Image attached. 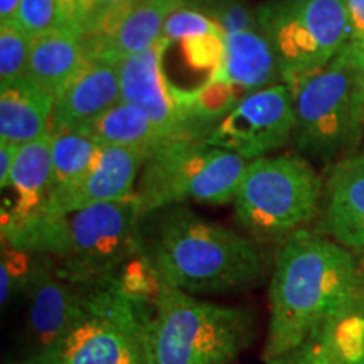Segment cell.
Listing matches in <instances>:
<instances>
[{
	"label": "cell",
	"instance_id": "cell-1",
	"mask_svg": "<svg viewBox=\"0 0 364 364\" xmlns=\"http://www.w3.org/2000/svg\"><path fill=\"white\" fill-rule=\"evenodd\" d=\"M361 289L353 252L316 231L299 230L290 235L277 255L270 282L265 361L317 336L351 306Z\"/></svg>",
	"mask_w": 364,
	"mask_h": 364
},
{
	"label": "cell",
	"instance_id": "cell-2",
	"mask_svg": "<svg viewBox=\"0 0 364 364\" xmlns=\"http://www.w3.org/2000/svg\"><path fill=\"white\" fill-rule=\"evenodd\" d=\"M142 216L134 193L120 201L65 215L39 213L19 225L2 228V241L43 255L63 279L88 289L112 284L125 263L144 252Z\"/></svg>",
	"mask_w": 364,
	"mask_h": 364
},
{
	"label": "cell",
	"instance_id": "cell-3",
	"mask_svg": "<svg viewBox=\"0 0 364 364\" xmlns=\"http://www.w3.org/2000/svg\"><path fill=\"white\" fill-rule=\"evenodd\" d=\"M144 250L164 285L189 294L248 289L263 272L262 255L252 241L191 209L164 215Z\"/></svg>",
	"mask_w": 364,
	"mask_h": 364
},
{
	"label": "cell",
	"instance_id": "cell-4",
	"mask_svg": "<svg viewBox=\"0 0 364 364\" xmlns=\"http://www.w3.org/2000/svg\"><path fill=\"white\" fill-rule=\"evenodd\" d=\"M253 338L252 309L209 302L164 284L154 316L145 318L149 364H230Z\"/></svg>",
	"mask_w": 364,
	"mask_h": 364
},
{
	"label": "cell",
	"instance_id": "cell-5",
	"mask_svg": "<svg viewBox=\"0 0 364 364\" xmlns=\"http://www.w3.org/2000/svg\"><path fill=\"white\" fill-rule=\"evenodd\" d=\"M292 90L300 156L324 164L353 156L364 134V48L349 41Z\"/></svg>",
	"mask_w": 364,
	"mask_h": 364
},
{
	"label": "cell",
	"instance_id": "cell-6",
	"mask_svg": "<svg viewBox=\"0 0 364 364\" xmlns=\"http://www.w3.org/2000/svg\"><path fill=\"white\" fill-rule=\"evenodd\" d=\"M322 182L300 154L255 159L236 188V220L260 240L289 238L316 218Z\"/></svg>",
	"mask_w": 364,
	"mask_h": 364
},
{
	"label": "cell",
	"instance_id": "cell-7",
	"mask_svg": "<svg viewBox=\"0 0 364 364\" xmlns=\"http://www.w3.org/2000/svg\"><path fill=\"white\" fill-rule=\"evenodd\" d=\"M247 164L206 140H169L145 161L135 196L144 215L186 201L221 206L233 201Z\"/></svg>",
	"mask_w": 364,
	"mask_h": 364
},
{
	"label": "cell",
	"instance_id": "cell-8",
	"mask_svg": "<svg viewBox=\"0 0 364 364\" xmlns=\"http://www.w3.org/2000/svg\"><path fill=\"white\" fill-rule=\"evenodd\" d=\"M145 318L115 280L81 289L65 332L26 364H124L147 354Z\"/></svg>",
	"mask_w": 364,
	"mask_h": 364
},
{
	"label": "cell",
	"instance_id": "cell-9",
	"mask_svg": "<svg viewBox=\"0 0 364 364\" xmlns=\"http://www.w3.org/2000/svg\"><path fill=\"white\" fill-rule=\"evenodd\" d=\"M257 19L290 88L324 68L351 38L346 0H267Z\"/></svg>",
	"mask_w": 364,
	"mask_h": 364
},
{
	"label": "cell",
	"instance_id": "cell-10",
	"mask_svg": "<svg viewBox=\"0 0 364 364\" xmlns=\"http://www.w3.org/2000/svg\"><path fill=\"white\" fill-rule=\"evenodd\" d=\"M294 130V90L277 83L241 98L204 140L245 161H255L292 144Z\"/></svg>",
	"mask_w": 364,
	"mask_h": 364
},
{
	"label": "cell",
	"instance_id": "cell-11",
	"mask_svg": "<svg viewBox=\"0 0 364 364\" xmlns=\"http://www.w3.org/2000/svg\"><path fill=\"white\" fill-rule=\"evenodd\" d=\"M164 43L150 46L120 63V102L134 105L169 139H189L186 117L176 98V86L162 68Z\"/></svg>",
	"mask_w": 364,
	"mask_h": 364
},
{
	"label": "cell",
	"instance_id": "cell-12",
	"mask_svg": "<svg viewBox=\"0 0 364 364\" xmlns=\"http://www.w3.org/2000/svg\"><path fill=\"white\" fill-rule=\"evenodd\" d=\"M117 103H120V63L91 56L85 70L54 100L51 134L88 132Z\"/></svg>",
	"mask_w": 364,
	"mask_h": 364
},
{
	"label": "cell",
	"instance_id": "cell-13",
	"mask_svg": "<svg viewBox=\"0 0 364 364\" xmlns=\"http://www.w3.org/2000/svg\"><path fill=\"white\" fill-rule=\"evenodd\" d=\"M147 159V154L140 150L120 145H102L97 162L85 181L61 199L48 204L41 213L65 215L93 204L129 198L135 193L140 169H144Z\"/></svg>",
	"mask_w": 364,
	"mask_h": 364
},
{
	"label": "cell",
	"instance_id": "cell-14",
	"mask_svg": "<svg viewBox=\"0 0 364 364\" xmlns=\"http://www.w3.org/2000/svg\"><path fill=\"white\" fill-rule=\"evenodd\" d=\"M324 233L353 253H364V156L334 164L324 188Z\"/></svg>",
	"mask_w": 364,
	"mask_h": 364
},
{
	"label": "cell",
	"instance_id": "cell-15",
	"mask_svg": "<svg viewBox=\"0 0 364 364\" xmlns=\"http://www.w3.org/2000/svg\"><path fill=\"white\" fill-rule=\"evenodd\" d=\"M36 255V253H34ZM36 267L27 284L29 295V332L34 341V356L48 351L66 329L78 304L81 287L63 279L49 258L36 255Z\"/></svg>",
	"mask_w": 364,
	"mask_h": 364
},
{
	"label": "cell",
	"instance_id": "cell-16",
	"mask_svg": "<svg viewBox=\"0 0 364 364\" xmlns=\"http://www.w3.org/2000/svg\"><path fill=\"white\" fill-rule=\"evenodd\" d=\"M53 177V135L21 145L2 198V228L31 220L44 209Z\"/></svg>",
	"mask_w": 364,
	"mask_h": 364
},
{
	"label": "cell",
	"instance_id": "cell-17",
	"mask_svg": "<svg viewBox=\"0 0 364 364\" xmlns=\"http://www.w3.org/2000/svg\"><path fill=\"white\" fill-rule=\"evenodd\" d=\"M90 58L86 36L73 27H58L34 38L29 65L22 80L56 100L85 70Z\"/></svg>",
	"mask_w": 364,
	"mask_h": 364
},
{
	"label": "cell",
	"instance_id": "cell-18",
	"mask_svg": "<svg viewBox=\"0 0 364 364\" xmlns=\"http://www.w3.org/2000/svg\"><path fill=\"white\" fill-rule=\"evenodd\" d=\"M209 80L245 95L277 85L280 70L270 41L262 31L226 33L221 61Z\"/></svg>",
	"mask_w": 364,
	"mask_h": 364
},
{
	"label": "cell",
	"instance_id": "cell-19",
	"mask_svg": "<svg viewBox=\"0 0 364 364\" xmlns=\"http://www.w3.org/2000/svg\"><path fill=\"white\" fill-rule=\"evenodd\" d=\"M186 0H140L110 31L88 39L90 54L122 63L159 43L164 26Z\"/></svg>",
	"mask_w": 364,
	"mask_h": 364
},
{
	"label": "cell",
	"instance_id": "cell-20",
	"mask_svg": "<svg viewBox=\"0 0 364 364\" xmlns=\"http://www.w3.org/2000/svg\"><path fill=\"white\" fill-rule=\"evenodd\" d=\"M54 98L21 80L0 86V142L24 145L51 134Z\"/></svg>",
	"mask_w": 364,
	"mask_h": 364
},
{
	"label": "cell",
	"instance_id": "cell-21",
	"mask_svg": "<svg viewBox=\"0 0 364 364\" xmlns=\"http://www.w3.org/2000/svg\"><path fill=\"white\" fill-rule=\"evenodd\" d=\"M53 135V177L44 208L66 196L93 169L102 144L88 132L65 130Z\"/></svg>",
	"mask_w": 364,
	"mask_h": 364
},
{
	"label": "cell",
	"instance_id": "cell-22",
	"mask_svg": "<svg viewBox=\"0 0 364 364\" xmlns=\"http://www.w3.org/2000/svg\"><path fill=\"white\" fill-rule=\"evenodd\" d=\"M88 134L102 145H120L140 150L147 156L172 140L150 120L147 113L122 102L100 117Z\"/></svg>",
	"mask_w": 364,
	"mask_h": 364
},
{
	"label": "cell",
	"instance_id": "cell-23",
	"mask_svg": "<svg viewBox=\"0 0 364 364\" xmlns=\"http://www.w3.org/2000/svg\"><path fill=\"white\" fill-rule=\"evenodd\" d=\"M33 41L17 21L0 22V86L24 78Z\"/></svg>",
	"mask_w": 364,
	"mask_h": 364
},
{
	"label": "cell",
	"instance_id": "cell-24",
	"mask_svg": "<svg viewBox=\"0 0 364 364\" xmlns=\"http://www.w3.org/2000/svg\"><path fill=\"white\" fill-rule=\"evenodd\" d=\"M115 284L120 292L139 307L147 302L156 304L162 289L161 277L145 255V250L125 263L118 272Z\"/></svg>",
	"mask_w": 364,
	"mask_h": 364
},
{
	"label": "cell",
	"instance_id": "cell-25",
	"mask_svg": "<svg viewBox=\"0 0 364 364\" xmlns=\"http://www.w3.org/2000/svg\"><path fill=\"white\" fill-rule=\"evenodd\" d=\"M184 6L204 14L225 33L260 31L257 9H252L243 0H186Z\"/></svg>",
	"mask_w": 364,
	"mask_h": 364
},
{
	"label": "cell",
	"instance_id": "cell-26",
	"mask_svg": "<svg viewBox=\"0 0 364 364\" xmlns=\"http://www.w3.org/2000/svg\"><path fill=\"white\" fill-rule=\"evenodd\" d=\"M36 255L16 248L2 241V262H0V302L6 307L14 294L27 289L36 267Z\"/></svg>",
	"mask_w": 364,
	"mask_h": 364
},
{
	"label": "cell",
	"instance_id": "cell-27",
	"mask_svg": "<svg viewBox=\"0 0 364 364\" xmlns=\"http://www.w3.org/2000/svg\"><path fill=\"white\" fill-rule=\"evenodd\" d=\"M31 38L49 33L63 26L58 0H21L16 19Z\"/></svg>",
	"mask_w": 364,
	"mask_h": 364
},
{
	"label": "cell",
	"instance_id": "cell-28",
	"mask_svg": "<svg viewBox=\"0 0 364 364\" xmlns=\"http://www.w3.org/2000/svg\"><path fill=\"white\" fill-rule=\"evenodd\" d=\"M140 0H93L86 39L98 38L110 31Z\"/></svg>",
	"mask_w": 364,
	"mask_h": 364
},
{
	"label": "cell",
	"instance_id": "cell-29",
	"mask_svg": "<svg viewBox=\"0 0 364 364\" xmlns=\"http://www.w3.org/2000/svg\"><path fill=\"white\" fill-rule=\"evenodd\" d=\"M267 364H332V359L329 349H327L324 339L318 332L317 336L299 346L297 349L277 359H272Z\"/></svg>",
	"mask_w": 364,
	"mask_h": 364
},
{
	"label": "cell",
	"instance_id": "cell-30",
	"mask_svg": "<svg viewBox=\"0 0 364 364\" xmlns=\"http://www.w3.org/2000/svg\"><path fill=\"white\" fill-rule=\"evenodd\" d=\"M58 4L59 11H61L63 26L73 27L86 36L91 11H93V0H58Z\"/></svg>",
	"mask_w": 364,
	"mask_h": 364
},
{
	"label": "cell",
	"instance_id": "cell-31",
	"mask_svg": "<svg viewBox=\"0 0 364 364\" xmlns=\"http://www.w3.org/2000/svg\"><path fill=\"white\" fill-rule=\"evenodd\" d=\"M349 16V27H351V38L354 44L364 48V0H346Z\"/></svg>",
	"mask_w": 364,
	"mask_h": 364
},
{
	"label": "cell",
	"instance_id": "cell-32",
	"mask_svg": "<svg viewBox=\"0 0 364 364\" xmlns=\"http://www.w3.org/2000/svg\"><path fill=\"white\" fill-rule=\"evenodd\" d=\"M21 145L0 142V188H7Z\"/></svg>",
	"mask_w": 364,
	"mask_h": 364
},
{
	"label": "cell",
	"instance_id": "cell-33",
	"mask_svg": "<svg viewBox=\"0 0 364 364\" xmlns=\"http://www.w3.org/2000/svg\"><path fill=\"white\" fill-rule=\"evenodd\" d=\"M19 6L21 0H0V22L16 19Z\"/></svg>",
	"mask_w": 364,
	"mask_h": 364
},
{
	"label": "cell",
	"instance_id": "cell-34",
	"mask_svg": "<svg viewBox=\"0 0 364 364\" xmlns=\"http://www.w3.org/2000/svg\"><path fill=\"white\" fill-rule=\"evenodd\" d=\"M124 364H149V358H147V354H142V356L129 359V361H125Z\"/></svg>",
	"mask_w": 364,
	"mask_h": 364
},
{
	"label": "cell",
	"instance_id": "cell-35",
	"mask_svg": "<svg viewBox=\"0 0 364 364\" xmlns=\"http://www.w3.org/2000/svg\"><path fill=\"white\" fill-rule=\"evenodd\" d=\"M363 304H364V285H363Z\"/></svg>",
	"mask_w": 364,
	"mask_h": 364
},
{
	"label": "cell",
	"instance_id": "cell-36",
	"mask_svg": "<svg viewBox=\"0 0 364 364\" xmlns=\"http://www.w3.org/2000/svg\"><path fill=\"white\" fill-rule=\"evenodd\" d=\"M361 154H363V156H364V150H363V152H361Z\"/></svg>",
	"mask_w": 364,
	"mask_h": 364
},
{
	"label": "cell",
	"instance_id": "cell-37",
	"mask_svg": "<svg viewBox=\"0 0 364 364\" xmlns=\"http://www.w3.org/2000/svg\"><path fill=\"white\" fill-rule=\"evenodd\" d=\"M332 364H334V363H332Z\"/></svg>",
	"mask_w": 364,
	"mask_h": 364
}]
</instances>
